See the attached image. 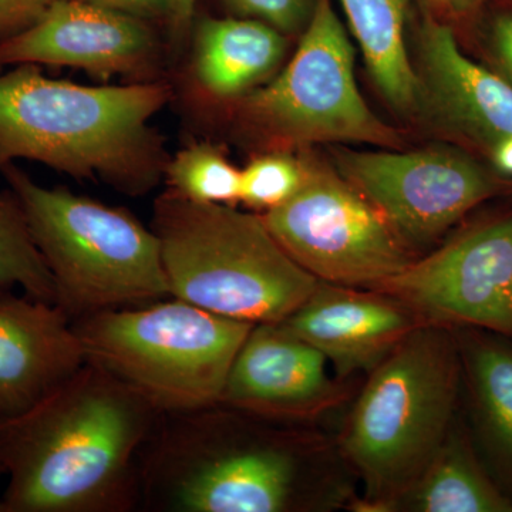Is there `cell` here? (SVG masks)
Here are the masks:
<instances>
[{
  "label": "cell",
  "instance_id": "17",
  "mask_svg": "<svg viewBox=\"0 0 512 512\" xmlns=\"http://www.w3.org/2000/svg\"><path fill=\"white\" fill-rule=\"evenodd\" d=\"M286 46L285 35L259 20L204 19L195 35V74L212 96L241 97L278 69Z\"/></svg>",
  "mask_w": 512,
  "mask_h": 512
},
{
  "label": "cell",
  "instance_id": "29",
  "mask_svg": "<svg viewBox=\"0 0 512 512\" xmlns=\"http://www.w3.org/2000/svg\"><path fill=\"white\" fill-rule=\"evenodd\" d=\"M494 163L501 173L512 175V136L495 144Z\"/></svg>",
  "mask_w": 512,
  "mask_h": 512
},
{
  "label": "cell",
  "instance_id": "25",
  "mask_svg": "<svg viewBox=\"0 0 512 512\" xmlns=\"http://www.w3.org/2000/svg\"><path fill=\"white\" fill-rule=\"evenodd\" d=\"M55 0H0V43L35 25Z\"/></svg>",
  "mask_w": 512,
  "mask_h": 512
},
{
  "label": "cell",
  "instance_id": "3",
  "mask_svg": "<svg viewBox=\"0 0 512 512\" xmlns=\"http://www.w3.org/2000/svg\"><path fill=\"white\" fill-rule=\"evenodd\" d=\"M170 96L167 84L80 86L49 79L36 64H19L0 74V171L25 158L144 194L168 163L148 121Z\"/></svg>",
  "mask_w": 512,
  "mask_h": 512
},
{
  "label": "cell",
  "instance_id": "22",
  "mask_svg": "<svg viewBox=\"0 0 512 512\" xmlns=\"http://www.w3.org/2000/svg\"><path fill=\"white\" fill-rule=\"evenodd\" d=\"M470 370L488 430L512 463V350L478 342L471 349Z\"/></svg>",
  "mask_w": 512,
  "mask_h": 512
},
{
  "label": "cell",
  "instance_id": "26",
  "mask_svg": "<svg viewBox=\"0 0 512 512\" xmlns=\"http://www.w3.org/2000/svg\"><path fill=\"white\" fill-rule=\"evenodd\" d=\"M84 2L141 20L168 18L171 22L178 8V0H84Z\"/></svg>",
  "mask_w": 512,
  "mask_h": 512
},
{
  "label": "cell",
  "instance_id": "11",
  "mask_svg": "<svg viewBox=\"0 0 512 512\" xmlns=\"http://www.w3.org/2000/svg\"><path fill=\"white\" fill-rule=\"evenodd\" d=\"M342 177L382 212L407 245L429 244L493 194L478 165L443 150L338 156Z\"/></svg>",
  "mask_w": 512,
  "mask_h": 512
},
{
  "label": "cell",
  "instance_id": "15",
  "mask_svg": "<svg viewBox=\"0 0 512 512\" xmlns=\"http://www.w3.org/2000/svg\"><path fill=\"white\" fill-rule=\"evenodd\" d=\"M73 320L56 303L0 295V419L19 416L86 363Z\"/></svg>",
  "mask_w": 512,
  "mask_h": 512
},
{
  "label": "cell",
  "instance_id": "28",
  "mask_svg": "<svg viewBox=\"0 0 512 512\" xmlns=\"http://www.w3.org/2000/svg\"><path fill=\"white\" fill-rule=\"evenodd\" d=\"M483 2L484 0H424L430 9L448 16H466Z\"/></svg>",
  "mask_w": 512,
  "mask_h": 512
},
{
  "label": "cell",
  "instance_id": "7",
  "mask_svg": "<svg viewBox=\"0 0 512 512\" xmlns=\"http://www.w3.org/2000/svg\"><path fill=\"white\" fill-rule=\"evenodd\" d=\"M86 359L137 390L161 413L220 403L254 323L170 298L73 320Z\"/></svg>",
  "mask_w": 512,
  "mask_h": 512
},
{
  "label": "cell",
  "instance_id": "19",
  "mask_svg": "<svg viewBox=\"0 0 512 512\" xmlns=\"http://www.w3.org/2000/svg\"><path fill=\"white\" fill-rule=\"evenodd\" d=\"M421 512H510L512 504L481 468L470 451L448 434L443 447L419 480L397 501Z\"/></svg>",
  "mask_w": 512,
  "mask_h": 512
},
{
  "label": "cell",
  "instance_id": "27",
  "mask_svg": "<svg viewBox=\"0 0 512 512\" xmlns=\"http://www.w3.org/2000/svg\"><path fill=\"white\" fill-rule=\"evenodd\" d=\"M494 40L498 53L512 74V15L500 16L494 26Z\"/></svg>",
  "mask_w": 512,
  "mask_h": 512
},
{
  "label": "cell",
  "instance_id": "2",
  "mask_svg": "<svg viewBox=\"0 0 512 512\" xmlns=\"http://www.w3.org/2000/svg\"><path fill=\"white\" fill-rule=\"evenodd\" d=\"M279 424L222 403L161 413L140 454L138 510H308L311 448Z\"/></svg>",
  "mask_w": 512,
  "mask_h": 512
},
{
  "label": "cell",
  "instance_id": "4",
  "mask_svg": "<svg viewBox=\"0 0 512 512\" xmlns=\"http://www.w3.org/2000/svg\"><path fill=\"white\" fill-rule=\"evenodd\" d=\"M173 298L225 318L278 323L318 288L261 215L235 205L201 204L165 191L151 224Z\"/></svg>",
  "mask_w": 512,
  "mask_h": 512
},
{
  "label": "cell",
  "instance_id": "9",
  "mask_svg": "<svg viewBox=\"0 0 512 512\" xmlns=\"http://www.w3.org/2000/svg\"><path fill=\"white\" fill-rule=\"evenodd\" d=\"M305 180L261 215L296 264L326 284L373 289L410 262L409 245L343 177L305 161Z\"/></svg>",
  "mask_w": 512,
  "mask_h": 512
},
{
  "label": "cell",
  "instance_id": "12",
  "mask_svg": "<svg viewBox=\"0 0 512 512\" xmlns=\"http://www.w3.org/2000/svg\"><path fill=\"white\" fill-rule=\"evenodd\" d=\"M157 56L146 20L84 0H55L35 25L0 43V66L79 67L104 79L146 73Z\"/></svg>",
  "mask_w": 512,
  "mask_h": 512
},
{
  "label": "cell",
  "instance_id": "14",
  "mask_svg": "<svg viewBox=\"0 0 512 512\" xmlns=\"http://www.w3.org/2000/svg\"><path fill=\"white\" fill-rule=\"evenodd\" d=\"M319 282L282 325L320 350L340 375L372 370L424 320L379 291Z\"/></svg>",
  "mask_w": 512,
  "mask_h": 512
},
{
  "label": "cell",
  "instance_id": "24",
  "mask_svg": "<svg viewBox=\"0 0 512 512\" xmlns=\"http://www.w3.org/2000/svg\"><path fill=\"white\" fill-rule=\"evenodd\" d=\"M235 18L254 19L282 35L305 32L311 22L316 0H224Z\"/></svg>",
  "mask_w": 512,
  "mask_h": 512
},
{
  "label": "cell",
  "instance_id": "1",
  "mask_svg": "<svg viewBox=\"0 0 512 512\" xmlns=\"http://www.w3.org/2000/svg\"><path fill=\"white\" fill-rule=\"evenodd\" d=\"M161 412L92 360L19 416L0 419V512L140 508V454Z\"/></svg>",
  "mask_w": 512,
  "mask_h": 512
},
{
  "label": "cell",
  "instance_id": "5",
  "mask_svg": "<svg viewBox=\"0 0 512 512\" xmlns=\"http://www.w3.org/2000/svg\"><path fill=\"white\" fill-rule=\"evenodd\" d=\"M458 375L456 343L433 323L412 330L373 367L342 439L373 511L394 507L443 447Z\"/></svg>",
  "mask_w": 512,
  "mask_h": 512
},
{
  "label": "cell",
  "instance_id": "23",
  "mask_svg": "<svg viewBox=\"0 0 512 512\" xmlns=\"http://www.w3.org/2000/svg\"><path fill=\"white\" fill-rule=\"evenodd\" d=\"M306 163L286 154H266L241 171V197L249 208L274 210L295 194L305 180Z\"/></svg>",
  "mask_w": 512,
  "mask_h": 512
},
{
  "label": "cell",
  "instance_id": "13",
  "mask_svg": "<svg viewBox=\"0 0 512 512\" xmlns=\"http://www.w3.org/2000/svg\"><path fill=\"white\" fill-rule=\"evenodd\" d=\"M326 363L281 322L258 323L235 356L220 403L279 423L311 416L336 396Z\"/></svg>",
  "mask_w": 512,
  "mask_h": 512
},
{
  "label": "cell",
  "instance_id": "21",
  "mask_svg": "<svg viewBox=\"0 0 512 512\" xmlns=\"http://www.w3.org/2000/svg\"><path fill=\"white\" fill-rule=\"evenodd\" d=\"M170 190L201 204L235 205L241 197V171L218 148L192 144L168 160Z\"/></svg>",
  "mask_w": 512,
  "mask_h": 512
},
{
  "label": "cell",
  "instance_id": "31",
  "mask_svg": "<svg viewBox=\"0 0 512 512\" xmlns=\"http://www.w3.org/2000/svg\"><path fill=\"white\" fill-rule=\"evenodd\" d=\"M5 476V468H3L2 463H0V478Z\"/></svg>",
  "mask_w": 512,
  "mask_h": 512
},
{
  "label": "cell",
  "instance_id": "6",
  "mask_svg": "<svg viewBox=\"0 0 512 512\" xmlns=\"http://www.w3.org/2000/svg\"><path fill=\"white\" fill-rule=\"evenodd\" d=\"M0 173L53 276L56 305L70 319L170 298L157 235L130 212L43 187L13 163Z\"/></svg>",
  "mask_w": 512,
  "mask_h": 512
},
{
  "label": "cell",
  "instance_id": "8",
  "mask_svg": "<svg viewBox=\"0 0 512 512\" xmlns=\"http://www.w3.org/2000/svg\"><path fill=\"white\" fill-rule=\"evenodd\" d=\"M241 106L249 123L285 144H399L396 131L377 119L357 89L355 50L332 0H316L298 52L284 72L244 96Z\"/></svg>",
  "mask_w": 512,
  "mask_h": 512
},
{
  "label": "cell",
  "instance_id": "20",
  "mask_svg": "<svg viewBox=\"0 0 512 512\" xmlns=\"http://www.w3.org/2000/svg\"><path fill=\"white\" fill-rule=\"evenodd\" d=\"M19 286L25 295L56 303L53 276L37 249L19 202L0 195V295Z\"/></svg>",
  "mask_w": 512,
  "mask_h": 512
},
{
  "label": "cell",
  "instance_id": "18",
  "mask_svg": "<svg viewBox=\"0 0 512 512\" xmlns=\"http://www.w3.org/2000/svg\"><path fill=\"white\" fill-rule=\"evenodd\" d=\"M367 67L386 100L396 109L413 110L420 84L407 55L410 0H340Z\"/></svg>",
  "mask_w": 512,
  "mask_h": 512
},
{
  "label": "cell",
  "instance_id": "10",
  "mask_svg": "<svg viewBox=\"0 0 512 512\" xmlns=\"http://www.w3.org/2000/svg\"><path fill=\"white\" fill-rule=\"evenodd\" d=\"M373 291L409 306L426 323H464L512 336V218L413 259Z\"/></svg>",
  "mask_w": 512,
  "mask_h": 512
},
{
  "label": "cell",
  "instance_id": "30",
  "mask_svg": "<svg viewBox=\"0 0 512 512\" xmlns=\"http://www.w3.org/2000/svg\"><path fill=\"white\" fill-rule=\"evenodd\" d=\"M194 8L195 0H178L177 13L173 20V26L177 32L183 33L190 26Z\"/></svg>",
  "mask_w": 512,
  "mask_h": 512
},
{
  "label": "cell",
  "instance_id": "16",
  "mask_svg": "<svg viewBox=\"0 0 512 512\" xmlns=\"http://www.w3.org/2000/svg\"><path fill=\"white\" fill-rule=\"evenodd\" d=\"M424 76L441 111L456 126L498 144L512 136V86L468 59L453 30L427 15L420 32Z\"/></svg>",
  "mask_w": 512,
  "mask_h": 512
}]
</instances>
